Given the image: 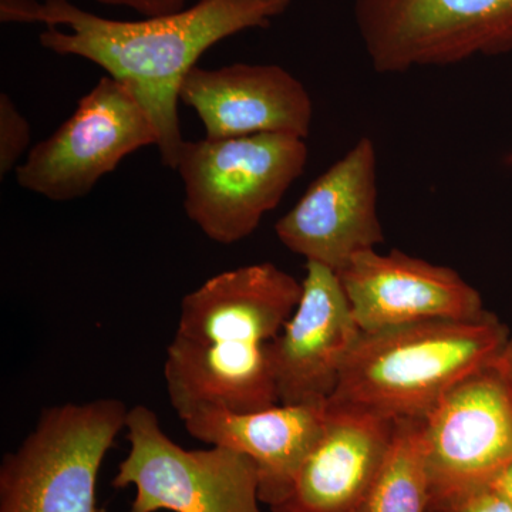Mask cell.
Wrapping results in <instances>:
<instances>
[{
  "mask_svg": "<svg viewBox=\"0 0 512 512\" xmlns=\"http://www.w3.org/2000/svg\"><path fill=\"white\" fill-rule=\"evenodd\" d=\"M127 457L113 487L134 485L130 512H261L254 461L227 447L185 450L174 443L154 410L128 409Z\"/></svg>",
  "mask_w": 512,
  "mask_h": 512,
  "instance_id": "52a82bcc",
  "label": "cell"
},
{
  "mask_svg": "<svg viewBox=\"0 0 512 512\" xmlns=\"http://www.w3.org/2000/svg\"><path fill=\"white\" fill-rule=\"evenodd\" d=\"M127 414L113 397L43 410L18 450L3 457L0 512H103L97 477Z\"/></svg>",
  "mask_w": 512,
  "mask_h": 512,
  "instance_id": "5b68a950",
  "label": "cell"
},
{
  "mask_svg": "<svg viewBox=\"0 0 512 512\" xmlns=\"http://www.w3.org/2000/svg\"><path fill=\"white\" fill-rule=\"evenodd\" d=\"M279 241L339 274L356 254L384 242L377 215V156L362 137L275 225Z\"/></svg>",
  "mask_w": 512,
  "mask_h": 512,
  "instance_id": "30bf717a",
  "label": "cell"
},
{
  "mask_svg": "<svg viewBox=\"0 0 512 512\" xmlns=\"http://www.w3.org/2000/svg\"><path fill=\"white\" fill-rule=\"evenodd\" d=\"M493 365L500 370L505 382L508 383L512 392V336L508 340L507 345L501 350L500 355L494 360Z\"/></svg>",
  "mask_w": 512,
  "mask_h": 512,
  "instance_id": "44dd1931",
  "label": "cell"
},
{
  "mask_svg": "<svg viewBox=\"0 0 512 512\" xmlns=\"http://www.w3.org/2000/svg\"><path fill=\"white\" fill-rule=\"evenodd\" d=\"M490 485L512 501V463L510 466L505 467Z\"/></svg>",
  "mask_w": 512,
  "mask_h": 512,
  "instance_id": "7402d4cb",
  "label": "cell"
},
{
  "mask_svg": "<svg viewBox=\"0 0 512 512\" xmlns=\"http://www.w3.org/2000/svg\"><path fill=\"white\" fill-rule=\"evenodd\" d=\"M292 0H200L171 15L143 20L101 18L70 0H45L35 23H45L40 45L79 56L126 84L158 133L161 160L177 168L185 140L178 119L181 84L202 53L229 36L268 28Z\"/></svg>",
  "mask_w": 512,
  "mask_h": 512,
  "instance_id": "7a4b0ae2",
  "label": "cell"
},
{
  "mask_svg": "<svg viewBox=\"0 0 512 512\" xmlns=\"http://www.w3.org/2000/svg\"><path fill=\"white\" fill-rule=\"evenodd\" d=\"M430 512H512V501L487 485L444 501Z\"/></svg>",
  "mask_w": 512,
  "mask_h": 512,
  "instance_id": "ac0fdd59",
  "label": "cell"
},
{
  "mask_svg": "<svg viewBox=\"0 0 512 512\" xmlns=\"http://www.w3.org/2000/svg\"><path fill=\"white\" fill-rule=\"evenodd\" d=\"M355 23L377 73L512 53V0H355Z\"/></svg>",
  "mask_w": 512,
  "mask_h": 512,
  "instance_id": "8992f818",
  "label": "cell"
},
{
  "mask_svg": "<svg viewBox=\"0 0 512 512\" xmlns=\"http://www.w3.org/2000/svg\"><path fill=\"white\" fill-rule=\"evenodd\" d=\"M39 0H0V20L3 23H35Z\"/></svg>",
  "mask_w": 512,
  "mask_h": 512,
  "instance_id": "ffe728a7",
  "label": "cell"
},
{
  "mask_svg": "<svg viewBox=\"0 0 512 512\" xmlns=\"http://www.w3.org/2000/svg\"><path fill=\"white\" fill-rule=\"evenodd\" d=\"M424 419L394 420L379 473L350 512H430Z\"/></svg>",
  "mask_w": 512,
  "mask_h": 512,
  "instance_id": "2e32d148",
  "label": "cell"
},
{
  "mask_svg": "<svg viewBox=\"0 0 512 512\" xmlns=\"http://www.w3.org/2000/svg\"><path fill=\"white\" fill-rule=\"evenodd\" d=\"M158 147V133L126 84L106 76L55 133L30 150L16 181L47 200L72 201L93 190L134 151Z\"/></svg>",
  "mask_w": 512,
  "mask_h": 512,
  "instance_id": "ba28073f",
  "label": "cell"
},
{
  "mask_svg": "<svg viewBox=\"0 0 512 512\" xmlns=\"http://www.w3.org/2000/svg\"><path fill=\"white\" fill-rule=\"evenodd\" d=\"M101 5L124 6L136 10L144 18L171 15L187 8L190 0H94Z\"/></svg>",
  "mask_w": 512,
  "mask_h": 512,
  "instance_id": "d6986e66",
  "label": "cell"
},
{
  "mask_svg": "<svg viewBox=\"0 0 512 512\" xmlns=\"http://www.w3.org/2000/svg\"><path fill=\"white\" fill-rule=\"evenodd\" d=\"M326 424L274 512H350L382 467L394 420L326 403Z\"/></svg>",
  "mask_w": 512,
  "mask_h": 512,
  "instance_id": "5bb4252c",
  "label": "cell"
},
{
  "mask_svg": "<svg viewBox=\"0 0 512 512\" xmlns=\"http://www.w3.org/2000/svg\"><path fill=\"white\" fill-rule=\"evenodd\" d=\"M510 338L491 312L362 332L326 403L390 420L424 419L454 386L493 365Z\"/></svg>",
  "mask_w": 512,
  "mask_h": 512,
  "instance_id": "3957f363",
  "label": "cell"
},
{
  "mask_svg": "<svg viewBox=\"0 0 512 512\" xmlns=\"http://www.w3.org/2000/svg\"><path fill=\"white\" fill-rule=\"evenodd\" d=\"M303 138L264 133L225 140L185 141L177 168L184 210L212 241L248 238L305 171Z\"/></svg>",
  "mask_w": 512,
  "mask_h": 512,
  "instance_id": "277c9868",
  "label": "cell"
},
{
  "mask_svg": "<svg viewBox=\"0 0 512 512\" xmlns=\"http://www.w3.org/2000/svg\"><path fill=\"white\" fill-rule=\"evenodd\" d=\"M180 100L200 117L210 140L278 133H311L308 90L276 64L235 63L220 69L195 66L181 84Z\"/></svg>",
  "mask_w": 512,
  "mask_h": 512,
  "instance_id": "4fadbf2b",
  "label": "cell"
},
{
  "mask_svg": "<svg viewBox=\"0 0 512 512\" xmlns=\"http://www.w3.org/2000/svg\"><path fill=\"white\" fill-rule=\"evenodd\" d=\"M302 282L271 262L221 272L184 296L164 379L181 420L202 409L247 413L278 403L269 346Z\"/></svg>",
  "mask_w": 512,
  "mask_h": 512,
  "instance_id": "6da1fadb",
  "label": "cell"
},
{
  "mask_svg": "<svg viewBox=\"0 0 512 512\" xmlns=\"http://www.w3.org/2000/svg\"><path fill=\"white\" fill-rule=\"evenodd\" d=\"M326 414V403L276 404L247 413L202 409L183 423L194 439L251 458L258 470L261 503L274 510L288 497L299 468L322 436Z\"/></svg>",
  "mask_w": 512,
  "mask_h": 512,
  "instance_id": "9a60e30c",
  "label": "cell"
},
{
  "mask_svg": "<svg viewBox=\"0 0 512 512\" xmlns=\"http://www.w3.org/2000/svg\"><path fill=\"white\" fill-rule=\"evenodd\" d=\"M360 330L338 274L308 262L295 312L269 346L279 404H325Z\"/></svg>",
  "mask_w": 512,
  "mask_h": 512,
  "instance_id": "8fae6325",
  "label": "cell"
},
{
  "mask_svg": "<svg viewBox=\"0 0 512 512\" xmlns=\"http://www.w3.org/2000/svg\"><path fill=\"white\" fill-rule=\"evenodd\" d=\"M362 332L487 315L476 288L447 266L393 249L359 252L338 274Z\"/></svg>",
  "mask_w": 512,
  "mask_h": 512,
  "instance_id": "7c38bea8",
  "label": "cell"
},
{
  "mask_svg": "<svg viewBox=\"0 0 512 512\" xmlns=\"http://www.w3.org/2000/svg\"><path fill=\"white\" fill-rule=\"evenodd\" d=\"M431 508L487 487L512 463V392L484 367L454 386L424 417Z\"/></svg>",
  "mask_w": 512,
  "mask_h": 512,
  "instance_id": "9c48e42d",
  "label": "cell"
},
{
  "mask_svg": "<svg viewBox=\"0 0 512 512\" xmlns=\"http://www.w3.org/2000/svg\"><path fill=\"white\" fill-rule=\"evenodd\" d=\"M30 144V124L15 106L9 94H0V175L2 178L19 167Z\"/></svg>",
  "mask_w": 512,
  "mask_h": 512,
  "instance_id": "e0dca14e",
  "label": "cell"
}]
</instances>
